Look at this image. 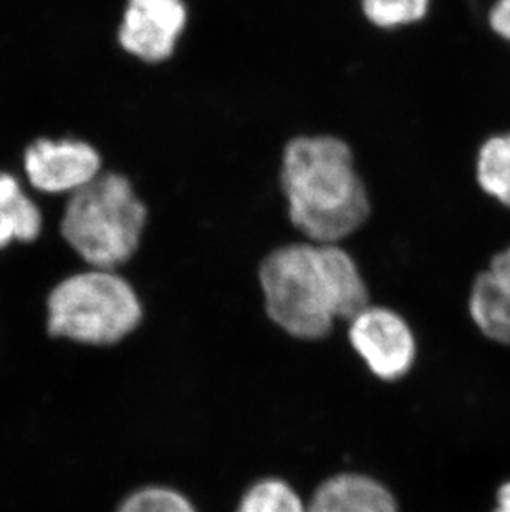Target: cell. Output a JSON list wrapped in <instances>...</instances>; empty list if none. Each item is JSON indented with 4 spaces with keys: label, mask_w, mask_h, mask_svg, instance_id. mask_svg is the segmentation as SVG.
I'll return each mask as SVG.
<instances>
[{
    "label": "cell",
    "mask_w": 510,
    "mask_h": 512,
    "mask_svg": "<svg viewBox=\"0 0 510 512\" xmlns=\"http://www.w3.org/2000/svg\"><path fill=\"white\" fill-rule=\"evenodd\" d=\"M264 309L277 327L302 340L323 339L337 320L371 304V289L357 259L343 244L287 242L257 267Z\"/></svg>",
    "instance_id": "6da1fadb"
},
{
    "label": "cell",
    "mask_w": 510,
    "mask_h": 512,
    "mask_svg": "<svg viewBox=\"0 0 510 512\" xmlns=\"http://www.w3.org/2000/svg\"><path fill=\"white\" fill-rule=\"evenodd\" d=\"M279 189L290 226L304 241L345 244L371 216L357 158L340 136L290 138L280 158Z\"/></svg>",
    "instance_id": "7a4b0ae2"
},
{
    "label": "cell",
    "mask_w": 510,
    "mask_h": 512,
    "mask_svg": "<svg viewBox=\"0 0 510 512\" xmlns=\"http://www.w3.org/2000/svg\"><path fill=\"white\" fill-rule=\"evenodd\" d=\"M150 224V208L125 173L105 170L67 196L60 234L88 267L118 271L135 261Z\"/></svg>",
    "instance_id": "3957f363"
},
{
    "label": "cell",
    "mask_w": 510,
    "mask_h": 512,
    "mask_svg": "<svg viewBox=\"0 0 510 512\" xmlns=\"http://www.w3.org/2000/svg\"><path fill=\"white\" fill-rule=\"evenodd\" d=\"M143 304L118 271H80L58 282L47 299V329L58 339L113 345L140 327Z\"/></svg>",
    "instance_id": "277c9868"
},
{
    "label": "cell",
    "mask_w": 510,
    "mask_h": 512,
    "mask_svg": "<svg viewBox=\"0 0 510 512\" xmlns=\"http://www.w3.org/2000/svg\"><path fill=\"white\" fill-rule=\"evenodd\" d=\"M189 19L186 0H125L116 45L133 60L158 67L173 60Z\"/></svg>",
    "instance_id": "5b68a950"
},
{
    "label": "cell",
    "mask_w": 510,
    "mask_h": 512,
    "mask_svg": "<svg viewBox=\"0 0 510 512\" xmlns=\"http://www.w3.org/2000/svg\"><path fill=\"white\" fill-rule=\"evenodd\" d=\"M348 337L373 375L383 382H398L413 370L418 340L405 315L393 307L368 305L350 320Z\"/></svg>",
    "instance_id": "8992f818"
},
{
    "label": "cell",
    "mask_w": 510,
    "mask_h": 512,
    "mask_svg": "<svg viewBox=\"0 0 510 512\" xmlns=\"http://www.w3.org/2000/svg\"><path fill=\"white\" fill-rule=\"evenodd\" d=\"M22 165L39 193L70 196L105 171V158L98 146L83 138H39L25 148Z\"/></svg>",
    "instance_id": "52a82bcc"
},
{
    "label": "cell",
    "mask_w": 510,
    "mask_h": 512,
    "mask_svg": "<svg viewBox=\"0 0 510 512\" xmlns=\"http://www.w3.org/2000/svg\"><path fill=\"white\" fill-rule=\"evenodd\" d=\"M467 324L487 342L510 347V246L479 272L466 302Z\"/></svg>",
    "instance_id": "ba28073f"
},
{
    "label": "cell",
    "mask_w": 510,
    "mask_h": 512,
    "mask_svg": "<svg viewBox=\"0 0 510 512\" xmlns=\"http://www.w3.org/2000/svg\"><path fill=\"white\" fill-rule=\"evenodd\" d=\"M307 512H400L385 484L360 474L328 479L313 494Z\"/></svg>",
    "instance_id": "9c48e42d"
},
{
    "label": "cell",
    "mask_w": 510,
    "mask_h": 512,
    "mask_svg": "<svg viewBox=\"0 0 510 512\" xmlns=\"http://www.w3.org/2000/svg\"><path fill=\"white\" fill-rule=\"evenodd\" d=\"M44 231L39 204L25 193L14 174L0 171V251L12 242L30 244Z\"/></svg>",
    "instance_id": "30bf717a"
},
{
    "label": "cell",
    "mask_w": 510,
    "mask_h": 512,
    "mask_svg": "<svg viewBox=\"0 0 510 512\" xmlns=\"http://www.w3.org/2000/svg\"><path fill=\"white\" fill-rule=\"evenodd\" d=\"M476 179L489 198L510 209V133L484 141L477 153Z\"/></svg>",
    "instance_id": "8fae6325"
},
{
    "label": "cell",
    "mask_w": 510,
    "mask_h": 512,
    "mask_svg": "<svg viewBox=\"0 0 510 512\" xmlns=\"http://www.w3.org/2000/svg\"><path fill=\"white\" fill-rule=\"evenodd\" d=\"M363 19L378 30L406 29L428 17L431 0H358Z\"/></svg>",
    "instance_id": "7c38bea8"
},
{
    "label": "cell",
    "mask_w": 510,
    "mask_h": 512,
    "mask_svg": "<svg viewBox=\"0 0 510 512\" xmlns=\"http://www.w3.org/2000/svg\"><path fill=\"white\" fill-rule=\"evenodd\" d=\"M237 512H307V508L289 484L264 479L244 494Z\"/></svg>",
    "instance_id": "4fadbf2b"
},
{
    "label": "cell",
    "mask_w": 510,
    "mask_h": 512,
    "mask_svg": "<svg viewBox=\"0 0 510 512\" xmlns=\"http://www.w3.org/2000/svg\"><path fill=\"white\" fill-rule=\"evenodd\" d=\"M118 512H196L183 494L168 488H145L131 494Z\"/></svg>",
    "instance_id": "5bb4252c"
},
{
    "label": "cell",
    "mask_w": 510,
    "mask_h": 512,
    "mask_svg": "<svg viewBox=\"0 0 510 512\" xmlns=\"http://www.w3.org/2000/svg\"><path fill=\"white\" fill-rule=\"evenodd\" d=\"M487 20L492 32L510 44V0H496Z\"/></svg>",
    "instance_id": "9a60e30c"
},
{
    "label": "cell",
    "mask_w": 510,
    "mask_h": 512,
    "mask_svg": "<svg viewBox=\"0 0 510 512\" xmlns=\"http://www.w3.org/2000/svg\"><path fill=\"white\" fill-rule=\"evenodd\" d=\"M492 512H510V479L499 484L496 496H494V511Z\"/></svg>",
    "instance_id": "2e32d148"
}]
</instances>
